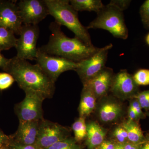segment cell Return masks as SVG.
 <instances>
[{
  "mask_svg": "<svg viewBox=\"0 0 149 149\" xmlns=\"http://www.w3.org/2000/svg\"><path fill=\"white\" fill-rule=\"evenodd\" d=\"M13 77L19 88L24 91H32L45 99L52 97L55 91V83L38 64L14 57L10 58L4 70Z\"/></svg>",
  "mask_w": 149,
  "mask_h": 149,
  "instance_id": "cell-1",
  "label": "cell"
},
{
  "mask_svg": "<svg viewBox=\"0 0 149 149\" xmlns=\"http://www.w3.org/2000/svg\"><path fill=\"white\" fill-rule=\"evenodd\" d=\"M49 28L51 34L48 43L39 48L48 54L78 63L91 56L100 49L87 45L77 37H68L62 31L61 25L56 21L51 22Z\"/></svg>",
  "mask_w": 149,
  "mask_h": 149,
  "instance_id": "cell-2",
  "label": "cell"
},
{
  "mask_svg": "<svg viewBox=\"0 0 149 149\" xmlns=\"http://www.w3.org/2000/svg\"><path fill=\"white\" fill-rule=\"evenodd\" d=\"M49 15L55 21L67 27L87 45L94 46L87 27L78 18V12L70 5L69 0H45Z\"/></svg>",
  "mask_w": 149,
  "mask_h": 149,
  "instance_id": "cell-3",
  "label": "cell"
},
{
  "mask_svg": "<svg viewBox=\"0 0 149 149\" xmlns=\"http://www.w3.org/2000/svg\"><path fill=\"white\" fill-rule=\"evenodd\" d=\"M123 11L109 3L97 13V16L90 22L87 29L107 30L115 38L126 40L128 30L124 19Z\"/></svg>",
  "mask_w": 149,
  "mask_h": 149,
  "instance_id": "cell-4",
  "label": "cell"
},
{
  "mask_svg": "<svg viewBox=\"0 0 149 149\" xmlns=\"http://www.w3.org/2000/svg\"><path fill=\"white\" fill-rule=\"evenodd\" d=\"M113 47L112 44H110L100 48L91 56L77 63L75 71L83 84L93 79L106 67L109 52Z\"/></svg>",
  "mask_w": 149,
  "mask_h": 149,
  "instance_id": "cell-5",
  "label": "cell"
},
{
  "mask_svg": "<svg viewBox=\"0 0 149 149\" xmlns=\"http://www.w3.org/2000/svg\"><path fill=\"white\" fill-rule=\"evenodd\" d=\"M40 32L38 25L23 24L15 47L17 57L26 60H35Z\"/></svg>",
  "mask_w": 149,
  "mask_h": 149,
  "instance_id": "cell-6",
  "label": "cell"
},
{
  "mask_svg": "<svg viewBox=\"0 0 149 149\" xmlns=\"http://www.w3.org/2000/svg\"><path fill=\"white\" fill-rule=\"evenodd\" d=\"M35 60L37 64L55 83L62 73L68 70L75 71L77 66V63L48 54L40 50L39 48Z\"/></svg>",
  "mask_w": 149,
  "mask_h": 149,
  "instance_id": "cell-7",
  "label": "cell"
},
{
  "mask_svg": "<svg viewBox=\"0 0 149 149\" xmlns=\"http://www.w3.org/2000/svg\"><path fill=\"white\" fill-rule=\"evenodd\" d=\"M25 97L17 104L15 109L19 121H31L44 119L42 107L45 98L32 91L24 92Z\"/></svg>",
  "mask_w": 149,
  "mask_h": 149,
  "instance_id": "cell-8",
  "label": "cell"
},
{
  "mask_svg": "<svg viewBox=\"0 0 149 149\" xmlns=\"http://www.w3.org/2000/svg\"><path fill=\"white\" fill-rule=\"evenodd\" d=\"M68 128L56 123L43 119L40 121L37 140L35 146L38 149H45L69 137Z\"/></svg>",
  "mask_w": 149,
  "mask_h": 149,
  "instance_id": "cell-9",
  "label": "cell"
},
{
  "mask_svg": "<svg viewBox=\"0 0 149 149\" xmlns=\"http://www.w3.org/2000/svg\"><path fill=\"white\" fill-rule=\"evenodd\" d=\"M110 91L116 98L122 100H131L140 92L139 86L126 70L114 74Z\"/></svg>",
  "mask_w": 149,
  "mask_h": 149,
  "instance_id": "cell-10",
  "label": "cell"
},
{
  "mask_svg": "<svg viewBox=\"0 0 149 149\" xmlns=\"http://www.w3.org/2000/svg\"><path fill=\"white\" fill-rule=\"evenodd\" d=\"M17 4L23 24L38 25L49 15L45 0H21Z\"/></svg>",
  "mask_w": 149,
  "mask_h": 149,
  "instance_id": "cell-11",
  "label": "cell"
},
{
  "mask_svg": "<svg viewBox=\"0 0 149 149\" xmlns=\"http://www.w3.org/2000/svg\"><path fill=\"white\" fill-rule=\"evenodd\" d=\"M23 24L16 2L0 1V27L19 35Z\"/></svg>",
  "mask_w": 149,
  "mask_h": 149,
  "instance_id": "cell-12",
  "label": "cell"
},
{
  "mask_svg": "<svg viewBox=\"0 0 149 149\" xmlns=\"http://www.w3.org/2000/svg\"><path fill=\"white\" fill-rule=\"evenodd\" d=\"M100 99L97 105V114L103 123H112L117 122L123 115V108L115 97L107 95Z\"/></svg>",
  "mask_w": 149,
  "mask_h": 149,
  "instance_id": "cell-13",
  "label": "cell"
},
{
  "mask_svg": "<svg viewBox=\"0 0 149 149\" xmlns=\"http://www.w3.org/2000/svg\"><path fill=\"white\" fill-rule=\"evenodd\" d=\"M114 75L112 68L105 67L99 74L83 85L88 86L97 99H101L110 92Z\"/></svg>",
  "mask_w": 149,
  "mask_h": 149,
  "instance_id": "cell-14",
  "label": "cell"
},
{
  "mask_svg": "<svg viewBox=\"0 0 149 149\" xmlns=\"http://www.w3.org/2000/svg\"><path fill=\"white\" fill-rule=\"evenodd\" d=\"M41 120L19 121L17 130L13 135H10V138L22 145L35 146Z\"/></svg>",
  "mask_w": 149,
  "mask_h": 149,
  "instance_id": "cell-15",
  "label": "cell"
},
{
  "mask_svg": "<svg viewBox=\"0 0 149 149\" xmlns=\"http://www.w3.org/2000/svg\"><path fill=\"white\" fill-rule=\"evenodd\" d=\"M87 127L86 146L88 149H95L105 140L107 130L95 121L88 123Z\"/></svg>",
  "mask_w": 149,
  "mask_h": 149,
  "instance_id": "cell-16",
  "label": "cell"
},
{
  "mask_svg": "<svg viewBox=\"0 0 149 149\" xmlns=\"http://www.w3.org/2000/svg\"><path fill=\"white\" fill-rule=\"evenodd\" d=\"M83 86L78 111L80 117L86 118L95 110L97 99L88 86Z\"/></svg>",
  "mask_w": 149,
  "mask_h": 149,
  "instance_id": "cell-17",
  "label": "cell"
},
{
  "mask_svg": "<svg viewBox=\"0 0 149 149\" xmlns=\"http://www.w3.org/2000/svg\"><path fill=\"white\" fill-rule=\"evenodd\" d=\"M121 125L127 132L128 142L140 145L146 141V137L144 136L139 122L128 119Z\"/></svg>",
  "mask_w": 149,
  "mask_h": 149,
  "instance_id": "cell-18",
  "label": "cell"
},
{
  "mask_svg": "<svg viewBox=\"0 0 149 149\" xmlns=\"http://www.w3.org/2000/svg\"><path fill=\"white\" fill-rule=\"evenodd\" d=\"M70 3L77 12L87 11L97 13L104 6L101 0H70Z\"/></svg>",
  "mask_w": 149,
  "mask_h": 149,
  "instance_id": "cell-19",
  "label": "cell"
},
{
  "mask_svg": "<svg viewBox=\"0 0 149 149\" xmlns=\"http://www.w3.org/2000/svg\"><path fill=\"white\" fill-rule=\"evenodd\" d=\"M17 39L14 32L2 27H0V52L7 50L15 47Z\"/></svg>",
  "mask_w": 149,
  "mask_h": 149,
  "instance_id": "cell-20",
  "label": "cell"
},
{
  "mask_svg": "<svg viewBox=\"0 0 149 149\" xmlns=\"http://www.w3.org/2000/svg\"><path fill=\"white\" fill-rule=\"evenodd\" d=\"M72 128L74 132V139L77 142L80 143L86 139L87 127L85 118L79 117L73 123Z\"/></svg>",
  "mask_w": 149,
  "mask_h": 149,
  "instance_id": "cell-21",
  "label": "cell"
},
{
  "mask_svg": "<svg viewBox=\"0 0 149 149\" xmlns=\"http://www.w3.org/2000/svg\"><path fill=\"white\" fill-rule=\"evenodd\" d=\"M83 145L77 142L74 138L68 137L57 142L45 149H84Z\"/></svg>",
  "mask_w": 149,
  "mask_h": 149,
  "instance_id": "cell-22",
  "label": "cell"
},
{
  "mask_svg": "<svg viewBox=\"0 0 149 149\" xmlns=\"http://www.w3.org/2000/svg\"><path fill=\"white\" fill-rule=\"evenodd\" d=\"M133 79L139 86L149 85V70H139L133 75Z\"/></svg>",
  "mask_w": 149,
  "mask_h": 149,
  "instance_id": "cell-23",
  "label": "cell"
},
{
  "mask_svg": "<svg viewBox=\"0 0 149 149\" xmlns=\"http://www.w3.org/2000/svg\"><path fill=\"white\" fill-rule=\"evenodd\" d=\"M113 135L118 143L123 145L128 142L127 132L121 125L115 128Z\"/></svg>",
  "mask_w": 149,
  "mask_h": 149,
  "instance_id": "cell-24",
  "label": "cell"
},
{
  "mask_svg": "<svg viewBox=\"0 0 149 149\" xmlns=\"http://www.w3.org/2000/svg\"><path fill=\"white\" fill-rule=\"evenodd\" d=\"M133 98L137 100L143 109L149 111V90L139 92Z\"/></svg>",
  "mask_w": 149,
  "mask_h": 149,
  "instance_id": "cell-25",
  "label": "cell"
},
{
  "mask_svg": "<svg viewBox=\"0 0 149 149\" xmlns=\"http://www.w3.org/2000/svg\"><path fill=\"white\" fill-rule=\"evenodd\" d=\"M15 81L13 77L9 73H0V90L3 91L10 88Z\"/></svg>",
  "mask_w": 149,
  "mask_h": 149,
  "instance_id": "cell-26",
  "label": "cell"
},
{
  "mask_svg": "<svg viewBox=\"0 0 149 149\" xmlns=\"http://www.w3.org/2000/svg\"><path fill=\"white\" fill-rule=\"evenodd\" d=\"M130 100L129 106L131 107L135 111L139 119L145 118L146 117V114L143 112V109L141 107L139 102L135 98H133Z\"/></svg>",
  "mask_w": 149,
  "mask_h": 149,
  "instance_id": "cell-27",
  "label": "cell"
},
{
  "mask_svg": "<svg viewBox=\"0 0 149 149\" xmlns=\"http://www.w3.org/2000/svg\"><path fill=\"white\" fill-rule=\"evenodd\" d=\"M140 14L143 23L149 20V0H146L141 6Z\"/></svg>",
  "mask_w": 149,
  "mask_h": 149,
  "instance_id": "cell-28",
  "label": "cell"
},
{
  "mask_svg": "<svg viewBox=\"0 0 149 149\" xmlns=\"http://www.w3.org/2000/svg\"><path fill=\"white\" fill-rule=\"evenodd\" d=\"M131 1L129 0H112L111 1L109 4L116 7L120 10L123 11L128 8Z\"/></svg>",
  "mask_w": 149,
  "mask_h": 149,
  "instance_id": "cell-29",
  "label": "cell"
},
{
  "mask_svg": "<svg viewBox=\"0 0 149 149\" xmlns=\"http://www.w3.org/2000/svg\"><path fill=\"white\" fill-rule=\"evenodd\" d=\"M9 136L10 140L8 145L10 149H38L35 146H27L18 143L14 141Z\"/></svg>",
  "mask_w": 149,
  "mask_h": 149,
  "instance_id": "cell-30",
  "label": "cell"
},
{
  "mask_svg": "<svg viewBox=\"0 0 149 149\" xmlns=\"http://www.w3.org/2000/svg\"><path fill=\"white\" fill-rule=\"evenodd\" d=\"M116 143L110 140H105L95 149H115Z\"/></svg>",
  "mask_w": 149,
  "mask_h": 149,
  "instance_id": "cell-31",
  "label": "cell"
},
{
  "mask_svg": "<svg viewBox=\"0 0 149 149\" xmlns=\"http://www.w3.org/2000/svg\"><path fill=\"white\" fill-rule=\"evenodd\" d=\"M10 140V136L6 135L0 129V148L8 144Z\"/></svg>",
  "mask_w": 149,
  "mask_h": 149,
  "instance_id": "cell-32",
  "label": "cell"
},
{
  "mask_svg": "<svg viewBox=\"0 0 149 149\" xmlns=\"http://www.w3.org/2000/svg\"><path fill=\"white\" fill-rule=\"evenodd\" d=\"M128 119H129V120L139 122L140 119H139L138 116L136 114V112L130 106H129L128 108Z\"/></svg>",
  "mask_w": 149,
  "mask_h": 149,
  "instance_id": "cell-33",
  "label": "cell"
},
{
  "mask_svg": "<svg viewBox=\"0 0 149 149\" xmlns=\"http://www.w3.org/2000/svg\"><path fill=\"white\" fill-rule=\"evenodd\" d=\"M10 58H6L0 52V68L4 70L10 61Z\"/></svg>",
  "mask_w": 149,
  "mask_h": 149,
  "instance_id": "cell-34",
  "label": "cell"
},
{
  "mask_svg": "<svg viewBox=\"0 0 149 149\" xmlns=\"http://www.w3.org/2000/svg\"><path fill=\"white\" fill-rule=\"evenodd\" d=\"M123 149H139V145H136L128 142L122 145Z\"/></svg>",
  "mask_w": 149,
  "mask_h": 149,
  "instance_id": "cell-35",
  "label": "cell"
},
{
  "mask_svg": "<svg viewBox=\"0 0 149 149\" xmlns=\"http://www.w3.org/2000/svg\"><path fill=\"white\" fill-rule=\"evenodd\" d=\"M139 149H149V137H146V141L139 145Z\"/></svg>",
  "mask_w": 149,
  "mask_h": 149,
  "instance_id": "cell-36",
  "label": "cell"
},
{
  "mask_svg": "<svg viewBox=\"0 0 149 149\" xmlns=\"http://www.w3.org/2000/svg\"><path fill=\"white\" fill-rule=\"evenodd\" d=\"M115 149H123V146L121 144L116 143Z\"/></svg>",
  "mask_w": 149,
  "mask_h": 149,
  "instance_id": "cell-37",
  "label": "cell"
},
{
  "mask_svg": "<svg viewBox=\"0 0 149 149\" xmlns=\"http://www.w3.org/2000/svg\"><path fill=\"white\" fill-rule=\"evenodd\" d=\"M146 41L147 44L149 46V33L147 35L146 38Z\"/></svg>",
  "mask_w": 149,
  "mask_h": 149,
  "instance_id": "cell-38",
  "label": "cell"
},
{
  "mask_svg": "<svg viewBox=\"0 0 149 149\" xmlns=\"http://www.w3.org/2000/svg\"><path fill=\"white\" fill-rule=\"evenodd\" d=\"M143 24L144 26H145V27H146V28H148V29H149V20L147 21V22L143 23Z\"/></svg>",
  "mask_w": 149,
  "mask_h": 149,
  "instance_id": "cell-39",
  "label": "cell"
},
{
  "mask_svg": "<svg viewBox=\"0 0 149 149\" xmlns=\"http://www.w3.org/2000/svg\"><path fill=\"white\" fill-rule=\"evenodd\" d=\"M8 144L7 145H6V146H4L2 148H0V149H10V148H9Z\"/></svg>",
  "mask_w": 149,
  "mask_h": 149,
  "instance_id": "cell-40",
  "label": "cell"
},
{
  "mask_svg": "<svg viewBox=\"0 0 149 149\" xmlns=\"http://www.w3.org/2000/svg\"><path fill=\"white\" fill-rule=\"evenodd\" d=\"M146 115L148 116H149V111L147 112V113Z\"/></svg>",
  "mask_w": 149,
  "mask_h": 149,
  "instance_id": "cell-41",
  "label": "cell"
}]
</instances>
